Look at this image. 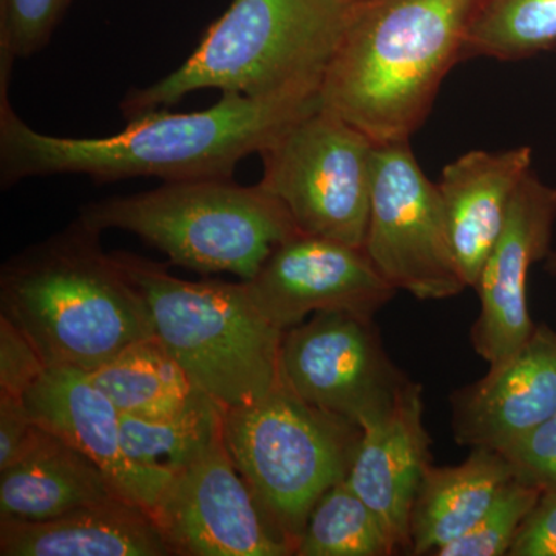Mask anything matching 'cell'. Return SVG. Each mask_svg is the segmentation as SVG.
<instances>
[{"label": "cell", "instance_id": "83f0119b", "mask_svg": "<svg viewBox=\"0 0 556 556\" xmlns=\"http://www.w3.org/2000/svg\"><path fill=\"white\" fill-rule=\"evenodd\" d=\"M47 368L24 332L0 316V393L24 397Z\"/></svg>", "mask_w": 556, "mask_h": 556}, {"label": "cell", "instance_id": "6da1fadb", "mask_svg": "<svg viewBox=\"0 0 556 556\" xmlns=\"http://www.w3.org/2000/svg\"><path fill=\"white\" fill-rule=\"evenodd\" d=\"M10 79H0V186L51 175H84L93 181L160 178H232L237 164L260 153L321 98L255 100L222 93L212 108L172 113L152 110L127 119L104 138H64L33 129L14 112Z\"/></svg>", "mask_w": 556, "mask_h": 556}, {"label": "cell", "instance_id": "5b68a950", "mask_svg": "<svg viewBox=\"0 0 556 556\" xmlns=\"http://www.w3.org/2000/svg\"><path fill=\"white\" fill-rule=\"evenodd\" d=\"M80 222L135 233L199 274L229 273L251 280L270 252L299 232L280 200L262 186L232 178L186 179L80 207Z\"/></svg>", "mask_w": 556, "mask_h": 556}, {"label": "cell", "instance_id": "9c48e42d", "mask_svg": "<svg viewBox=\"0 0 556 556\" xmlns=\"http://www.w3.org/2000/svg\"><path fill=\"white\" fill-rule=\"evenodd\" d=\"M364 249L391 287L415 299H452L468 289L438 182L424 174L409 141L376 148Z\"/></svg>", "mask_w": 556, "mask_h": 556}, {"label": "cell", "instance_id": "277c9868", "mask_svg": "<svg viewBox=\"0 0 556 556\" xmlns=\"http://www.w3.org/2000/svg\"><path fill=\"white\" fill-rule=\"evenodd\" d=\"M353 3L232 0L177 70L127 91L121 113L131 119L208 89L255 100L320 97Z\"/></svg>", "mask_w": 556, "mask_h": 556}, {"label": "cell", "instance_id": "ac0fdd59", "mask_svg": "<svg viewBox=\"0 0 556 556\" xmlns=\"http://www.w3.org/2000/svg\"><path fill=\"white\" fill-rule=\"evenodd\" d=\"M2 556H170L148 508L115 497L49 521L0 519Z\"/></svg>", "mask_w": 556, "mask_h": 556}, {"label": "cell", "instance_id": "ba28073f", "mask_svg": "<svg viewBox=\"0 0 556 556\" xmlns=\"http://www.w3.org/2000/svg\"><path fill=\"white\" fill-rule=\"evenodd\" d=\"M376 148L318 105L260 150L258 185L283 203L300 233L364 248Z\"/></svg>", "mask_w": 556, "mask_h": 556}, {"label": "cell", "instance_id": "cb8c5ba5", "mask_svg": "<svg viewBox=\"0 0 556 556\" xmlns=\"http://www.w3.org/2000/svg\"><path fill=\"white\" fill-rule=\"evenodd\" d=\"M396 551L378 515L343 479L311 511L294 555L390 556Z\"/></svg>", "mask_w": 556, "mask_h": 556}, {"label": "cell", "instance_id": "9a60e30c", "mask_svg": "<svg viewBox=\"0 0 556 556\" xmlns=\"http://www.w3.org/2000/svg\"><path fill=\"white\" fill-rule=\"evenodd\" d=\"M24 401L40 427L89 456L121 496L152 514L172 471L130 459L123 444L121 413L86 371L47 368Z\"/></svg>", "mask_w": 556, "mask_h": 556}, {"label": "cell", "instance_id": "2e32d148", "mask_svg": "<svg viewBox=\"0 0 556 556\" xmlns=\"http://www.w3.org/2000/svg\"><path fill=\"white\" fill-rule=\"evenodd\" d=\"M422 387L413 382L396 407L364 428L346 482L376 515L397 551H409V521L424 471L431 463Z\"/></svg>", "mask_w": 556, "mask_h": 556}, {"label": "cell", "instance_id": "603a6c76", "mask_svg": "<svg viewBox=\"0 0 556 556\" xmlns=\"http://www.w3.org/2000/svg\"><path fill=\"white\" fill-rule=\"evenodd\" d=\"M556 43V0H478L464 60L521 61Z\"/></svg>", "mask_w": 556, "mask_h": 556}, {"label": "cell", "instance_id": "d6986e66", "mask_svg": "<svg viewBox=\"0 0 556 556\" xmlns=\"http://www.w3.org/2000/svg\"><path fill=\"white\" fill-rule=\"evenodd\" d=\"M123 497L89 456L43 428L35 447L0 470V519L49 521Z\"/></svg>", "mask_w": 556, "mask_h": 556}, {"label": "cell", "instance_id": "4316f807", "mask_svg": "<svg viewBox=\"0 0 556 556\" xmlns=\"http://www.w3.org/2000/svg\"><path fill=\"white\" fill-rule=\"evenodd\" d=\"M500 453L518 481L541 492L556 490V413Z\"/></svg>", "mask_w": 556, "mask_h": 556}, {"label": "cell", "instance_id": "484cf974", "mask_svg": "<svg viewBox=\"0 0 556 556\" xmlns=\"http://www.w3.org/2000/svg\"><path fill=\"white\" fill-rule=\"evenodd\" d=\"M75 0H0V64L46 49Z\"/></svg>", "mask_w": 556, "mask_h": 556}, {"label": "cell", "instance_id": "ffe728a7", "mask_svg": "<svg viewBox=\"0 0 556 556\" xmlns=\"http://www.w3.org/2000/svg\"><path fill=\"white\" fill-rule=\"evenodd\" d=\"M514 478L500 452L471 448L457 466L428 464L409 521L413 555H433L467 533Z\"/></svg>", "mask_w": 556, "mask_h": 556}, {"label": "cell", "instance_id": "30bf717a", "mask_svg": "<svg viewBox=\"0 0 556 556\" xmlns=\"http://www.w3.org/2000/svg\"><path fill=\"white\" fill-rule=\"evenodd\" d=\"M280 378L303 401L362 430L413 383L388 356L372 318L342 311L313 314L283 331Z\"/></svg>", "mask_w": 556, "mask_h": 556}, {"label": "cell", "instance_id": "d4e9b609", "mask_svg": "<svg viewBox=\"0 0 556 556\" xmlns=\"http://www.w3.org/2000/svg\"><path fill=\"white\" fill-rule=\"evenodd\" d=\"M541 490L511 478L481 519L437 556H507Z\"/></svg>", "mask_w": 556, "mask_h": 556}, {"label": "cell", "instance_id": "7402d4cb", "mask_svg": "<svg viewBox=\"0 0 556 556\" xmlns=\"http://www.w3.org/2000/svg\"><path fill=\"white\" fill-rule=\"evenodd\" d=\"M225 409L203 394L166 416L121 415L124 448L139 466L174 473L192 463L222 434Z\"/></svg>", "mask_w": 556, "mask_h": 556}, {"label": "cell", "instance_id": "f546056e", "mask_svg": "<svg viewBox=\"0 0 556 556\" xmlns=\"http://www.w3.org/2000/svg\"><path fill=\"white\" fill-rule=\"evenodd\" d=\"M507 556H556V490L541 493Z\"/></svg>", "mask_w": 556, "mask_h": 556}, {"label": "cell", "instance_id": "44dd1931", "mask_svg": "<svg viewBox=\"0 0 556 556\" xmlns=\"http://www.w3.org/2000/svg\"><path fill=\"white\" fill-rule=\"evenodd\" d=\"M87 376L121 415L166 416L206 394L156 336L124 348Z\"/></svg>", "mask_w": 556, "mask_h": 556}, {"label": "cell", "instance_id": "4fadbf2b", "mask_svg": "<svg viewBox=\"0 0 556 556\" xmlns=\"http://www.w3.org/2000/svg\"><path fill=\"white\" fill-rule=\"evenodd\" d=\"M555 225L556 189L532 170L519 186L506 228L475 287L481 306L471 345L489 367L511 356L535 331L527 285L530 269L551 254Z\"/></svg>", "mask_w": 556, "mask_h": 556}, {"label": "cell", "instance_id": "7c38bea8", "mask_svg": "<svg viewBox=\"0 0 556 556\" xmlns=\"http://www.w3.org/2000/svg\"><path fill=\"white\" fill-rule=\"evenodd\" d=\"M243 281L262 316L280 331L327 311L372 318L397 292L364 248L300 232Z\"/></svg>", "mask_w": 556, "mask_h": 556}, {"label": "cell", "instance_id": "7a4b0ae2", "mask_svg": "<svg viewBox=\"0 0 556 556\" xmlns=\"http://www.w3.org/2000/svg\"><path fill=\"white\" fill-rule=\"evenodd\" d=\"M478 0H354L321 105L378 144L426 123L464 47Z\"/></svg>", "mask_w": 556, "mask_h": 556}, {"label": "cell", "instance_id": "52a82bcc", "mask_svg": "<svg viewBox=\"0 0 556 556\" xmlns=\"http://www.w3.org/2000/svg\"><path fill=\"white\" fill-rule=\"evenodd\" d=\"M362 433L300 399L281 378L265 396L223 415L233 466L294 552L320 497L350 473Z\"/></svg>", "mask_w": 556, "mask_h": 556}, {"label": "cell", "instance_id": "4dcf8cb0", "mask_svg": "<svg viewBox=\"0 0 556 556\" xmlns=\"http://www.w3.org/2000/svg\"><path fill=\"white\" fill-rule=\"evenodd\" d=\"M544 269L548 276L556 277V249H552L551 254L544 260Z\"/></svg>", "mask_w": 556, "mask_h": 556}, {"label": "cell", "instance_id": "8992f818", "mask_svg": "<svg viewBox=\"0 0 556 556\" xmlns=\"http://www.w3.org/2000/svg\"><path fill=\"white\" fill-rule=\"evenodd\" d=\"M113 254L144 295L156 338L199 390L232 408L276 386L283 331L262 316L244 281L182 280L152 260Z\"/></svg>", "mask_w": 556, "mask_h": 556}, {"label": "cell", "instance_id": "5bb4252c", "mask_svg": "<svg viewBox=\"0 0 556 556\" xmlns=\"http://www.w3.org/2000/svg\"><path fill=\"white\" fill-rule=\"evenodd\" d=\"M556 413V331L536 325L525 345L484 378L450 396L453 439L470 448H501Z\"/></svg>", "mask_w": 556, "mask_h": 556}, {"label": "cell", "instance_id": "8fae6325", "mask_svg": "<svg viewBox=\"0 0 556 556\" xmlns=\"http://www.w3.org/2000/svg\"><path fill=\"white\" fill-rule=\"evenodd\" d=\"M152 515L175 555H294L233 466L223 430L199 457L172 473Z\"/></svg>", "mask_w": 556, "mask_h": 556}, {"label": "cell", "instance_id": "e0dca14e", "mask_svg": "<svg viewBox=\"0 0 556 556\" xmlns=\"http://www.w3.org/2000/svg\"><path fill=\"white\" fill-rule=\"evenodd\" d=\"M533 150H470L442 170L439 193L450 244L468 288L477 287L486 258L506 228L519 186L532 172Z\"/></svg>", "mask_w": 556, "mask_h": 556}, {"label": "cell", "instance_id": "3957f363", "mask_svg": "<svg viewBox=\"0 0 556 556\" xmlns=\"http://www.w3.org/2000/svg\"><path fill=\"white\" fill-rule=\"evenodd\" d=\"M100 237L78 218L0 270V316L24 332L49 368L90 372L155 336L144 295L115 254L102 251Z\"/></svg>", "mask_w": 556, "mask_h": 556}, {"label": "cell", "instance_id": "f1b7e54d", "mask_svg": "<svg viewBox=\"0 0 556 556\" xmlns=\"http://www.w3.org/2000/svg\"><path fill=\"white\" fill-rule=\"evenodd\" d=\"M42 433L43 427L33 419L24 397L0 393V470L27 455Z\"/></svg>", "mask_w": 556, "mask_h": 556}]
</instances>
